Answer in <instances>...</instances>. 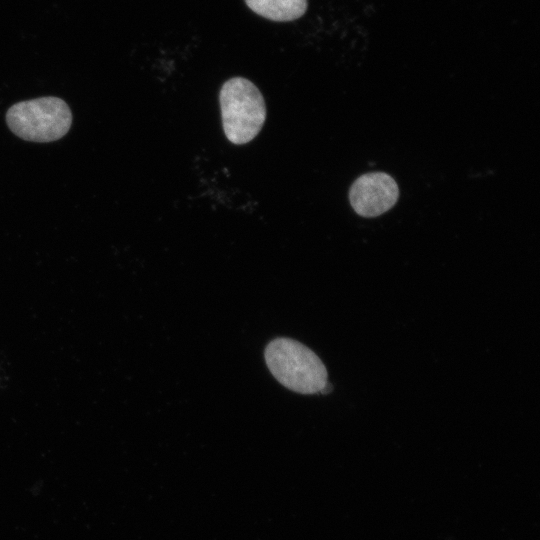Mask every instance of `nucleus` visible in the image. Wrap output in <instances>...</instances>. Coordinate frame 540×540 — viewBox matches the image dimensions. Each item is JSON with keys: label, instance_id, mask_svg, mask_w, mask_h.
<instances>
[{"label": "nucleus", "instance_id": "f257e3e1", "mask_svg": "<svg viewBox=\"0 0 540 540\" xmlns=\"http://www.w3.org/2000/svg\"><path fill=\"white\" fill-rule=\"evenodd\" d=\"M264 357L275 379L296 393H319L328 382L327 370L321 359L295 339L279 337L271 340Z\"/></svg>", "mask_w": 540, "mask_h": 540}, {"label": "nucleus", "instance_id": "f03ea898", "mask_svg": "<svg viewBox=\"0 0 540 540\" xmlns=\"http://www.w3.org/2000/svg\"><path fill=\"white\" fill-rule=\"evenodd\" d=\"M10 131L19 138L48 143L64 137L72 124V112L61 98L45 96L13 104L6 112Z\"/></svg>", "mask_w": 540, "mask_h": 540}, {"label": "nucleus", "instance_id": "7ed1b4c3", "mask_svg": "<svg viewBox=\"0 0 540 540\" xmlns=\"http://www.w3.org/2000/svg\"><path fill=\"white\" fill-rule=\"evenodd\" d=\"M219 100L227 139L237 145L254 139L266 119V106L259 89L246 78L233 77L223 84Z\"/></svg>", "mask_w": 540, "mask_h": 540}, {"label": "nucleus", "instance_id": "20e7f679", "mask_svg": "<svg viewBox=\"0 0 540 540\" xmlns=\"http://www.w3.org/2000/svg\"><path fill=\"white\" fill-rule=\"evenodd\" d=\"M399 188L396 181L385 172H369L358 177L350 187L349 200L360 216L377 217L397 202Z\"/></svg>", "mask_w": 540, "mask_h": 540}, {"label": "nucleus", "instance_id": "39448f33", "mask_svg": "<svg viewBox=\"0 0 540 540\" xmlns=\"http://www.w3.org/2000/svg\"><path fill=\"white\" fill-rule=\"evenodd\" d=\"M255 14L275 22H289L302 17L308 0H244Z\"/></svg>", "mask_w": 540, "mask_h": 540}]
</instances>
